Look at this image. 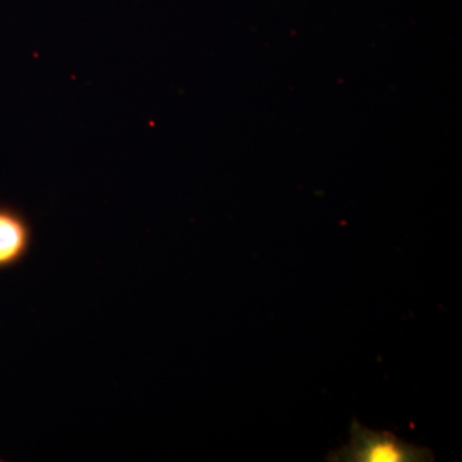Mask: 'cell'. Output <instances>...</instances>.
Returning a JSON list of instances; mask_svg holds the SVG:
<instances>
[{
  "label": "cell",
  "instance_id": "cell-1",
  "mask_svg": "<svg viewBox=\"0 0 462 462\" xmlns=\"http://www.w3.org/2000/svg\"><path fill=\"white\" fill-rule=\"evenodd\" d=\"M351 440L328 455L333 462H430L434 461L431 449L412 445L400 439L391 431H375L354 419L351 424Z\"/></svg>",
  "mask_w": 462,
  "mask_h": 462
},
{
  "label": "cell",
  "instance_id": "cell-2",
  "mask_svg": "<svg viewBox=\"0 0 462 462\" xmlns=\"http://www.w3.org/2000/svg\"><path fill=\"white\" fill-rule=\"evenodd\" d=\"M32 245V227L14 207L0 205V270L25 260Z\"/></svg>",
  "mask_w": 462,
  "mask_h": 462
}]
</instances>
